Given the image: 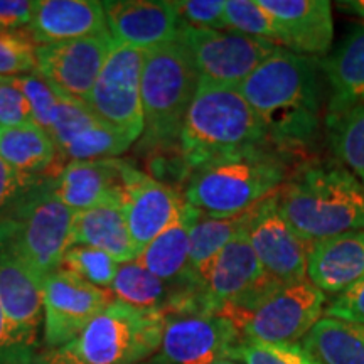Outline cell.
<instances>
[{"instance_id": "cell-1", "label": "cell", "mask_w": 364, "mask_h": 364, "mask_svg": "<svg viewBox=\"0 0 364 364\" xmlns=\"http://www.w3.org/2000/svg\"><path fill=\"white\" fill-rule=\"evenodd\" d=\"M322 66L279 48L240 86L277 147L289 154L311 144L322 120Z\"/></svg>"}, {"instance_id": "cell-2", "label": "cell", "mask_w": 364, "mask_h": 364, "mask_svg": "<svg viewBox=\"0 0 364 364\" xmlns=\"http://www.w3.org/2000/svg\"><path fill=\"white\" fill-rule=\"evenodd\" d=\"M267 147L277 145L240 88L199 80L179 136V156L188 176L218 159Z\"/></svg>"}, {"instance_id": "cell-3", "label": "cell", "mask_w": 364, "mask_h": 364, "mask_svg": "<svg viewBox=\"0 0 364 364\" xmlns=\"http://www.w3.org/2000/svg\"><path fill=\"white\" fill-rule=\"evenodd\" d=\"M277 198L282 216L307 243L364 230V184L341 164L306 166Z\"/></svg>"}, {"instance_id": "cell-4", "label": "cell", "mask_w": 364, "mask_h": 364, "mask_svg": "<svg viewBox=\"0 0 364 364\" xmlns=\"http://www.w3.org/2000/svg\"><path fill=\"white\" fill-rule=\"evenodd\" d=\"M287 152L277 147L218 159L188 176L182 196L191 206L213 218L248 213L285 184Z\"/></svg>"}, {"instance_id": "cell-5", "label": "cell", "mask_w": 364, "mask_h": 364, "mask_svg": "<svg viewBox=\"0 0 364 364\" xmlns=\"http://www.w3.org/2000/svg\"><path fill=\"white\" fill-rule=\"evenodd\" d=\"M199 80L193 58L177 39L144 53L142 149L161 156L179 152L182 124Z\"/></svg>"}, {"instance_id": "cell-6", "label": "cell", "mask_w": 364, "mask_h": 364, "mask_svg": "<svg viewBox=\"0 0 364 364\" xmlns=\"http://www.w3.org/2000/svg\"><path fill=\"white\" fill-rule=\"evenodd\" d=\"M166 316L113 300L63 353L78 364H140L161 348Z\"/></svg>"}, {"instance_id": "cell-7", "label": "cell", "mask_w": 364, "mask_h": 364, "mask_svg": "<svg viewBox=\"0 0 364 364\" xmlns=\"http://www.w3.org/2000/svg\"><path fill=\"white\" fill-rule=\"evenodd\" d=\"M75 211L54 196L51 179H44L7 213L14 238L29 265L46 280L63 265L71 247Z\"/></svg>"}, {"instance_id": "cell-8", "label": "cell", "mask_w": 364, "mask_h": 364, "mask_svg": "<svg viewBox=\"0 0 364 364\" xmlns=\"http://www.w3.org/2000/svg\"><path fill=\"white\" fill-rule=\"evenodd\" d=\"M326 294L311 280L280 285L247 311L228 318L235 322L243 339L260 343H299L324 314Z\"/></svg>"}, {"instance_id": "cell-9", "label": "cell", "mask_w": 364, "mask_h": 364, "mask_svg": "<svg viewBox=\"0 0 364 364\" xmlns=\"http://www.w3.org/2000/svg\"><path fill=\"white\" fill-rule=\"evenodd\" d=\"M144 53L113 41L107 61L85 105L100 120L134 144L144 132Z\"/></svg>"}, {"instance_id": "cell-10", "label": "cell", "mask_w": 364, "mask_h": 364, "mask_svg": "<svg viewBox=\"0 0 364 364\" xmlns=\"http://www.w3.org/2000/svg\"><path fill=\"white\" fill-rule=\"evenodd\" d=\"M280 284L258 262L247 238V226L223 248L203 282L208 314L230 317L247 311Z\"/></svg>"}, {"instance_id": "cell-11", "label": "cell", "mask_w": 364, "mask_h": 364, "mask_svg": "<svg viewBox=\"0 0 364 364\" xmlns=\"http://www.w3.org/2000/svg\"><path fill=\"white\" fill-rule=\"evenodd\" d=\"M177 41L188 49L201 80L240 88L279 49L270 41L236 31L181 26Z\"/></svg>"}, {"instance_id": "cell-12", "label": "cell", "mask_w": 364, "mask_h": 364, "mask_svg": "<svg viewBox=\"0 0 364 364\" xmlns=\"http://www.w3.org/2000/svg\"><path fill=\"white\" fill-rule=\"evenodd\" d=\"M0 307L16 339L29 351L39 353L44 279L21 253L6 216L0 220Z\"/></svg>"}, {"instance_id": "cell-13", "label": "cell", "mask_w": 364, "mask_h": 364, "mask_svg": "<svg viewBox=\"0 0 364 364\" xmlns=\"http://www.w3.org/2000/svg\"><path fill=\"white\" fill-rule=\"evenodd\" d=\"M115 300L112 290L100 289L58 268L44 280V346L48 351L70 344L98 314Z\"/></svg>"}, {"instance_id": "cell-14", "label": "cell", "mask_w": 364, "mask_h": 364, "mask_svg": "<svg viewBox=\"0 0 364 364\" xmlns=\"http://www.w3.org/2000/svg\"><path fill=\"white\" fill-rule=\"evenodd\" d=\"M243 339L231 318L220 314H169L152 364H213L231 358Z\"/></svg>"}, {"instance_id": "cell-15", "label": "cell", "mask_w": 364, "mask_h": 364, "mask_svg": "<svg viewBox=\"0 0 364 364\" xmlns=\"http://www.w3.org/2000/svg\"><path fill=\"white\" fill-rule=\"evenodd\" d=\"M277 193L250 211L247 238L263 270L280 285H292L309 280L311 243L300 238L282 216Z\"/></svg>"}, {"instance_id": "cell-16", "label": "cell", "mask_w": 364, "mask_h": 364, "mask_svg": "<svg viewBox=\"0 0 364 364\" xmlns=\"http://www.w3.org/2000/svg\"><path fill=\"white\" fill-rule=\"evenodd\" d=\"M113 39L110 33L36 48V73L59 98L85 102L97 83Z\"/></svg>"}, {"instance_id": "cell-17", "label": "cell", "mask_w": 364, "mask_h": 364, "mask_svg": "<svg viewBox=\"0 0 364 364\" xmlns=\"http://www.w3.org/2000/svg\"><path fill=\"white\" fill-rule=\"evenodd\" d=\"M120 204L140 255L150 241L177 221L184 206V196L127 161Z\"/></svg>"}, {"instance_id": "cell-18", "label": "cell", "mask_w": 364, "mask_h": 364, "mask_svg": "<svg viewBox=\"0 0 364 364\" xmlns=\"http://www.w3.org/2000/svg\"><path fill=\"white\" fill-rule=\"evenodd\" d=\"M49 135L59 156L71 161L115 159L132 147L124 135L76 100L59 98Z\"/></svg>"}, {"instance_id": "cell-19", "label": "cell", "mask_w": 364, "mask_h": 364, "mask_svg": "<svg viewBox=\"0 0 364 364\" xmlns=\"http://www.w3.org/2000/svg\"><path fill=\"white\" fill-rule=\"evenodd\" d=\"M275 26L279 46L299 56H327L334 41L332 4L327 0H258Z\"/></svg>"}, {"instance_id": "cell-20", "label": "cell", "mask_w": 364, "mask_h": 364, "mask_svg": "<svg viewBox=\"0 0 364 364\" xmlns=\"http://www.w3.org/2000/svg\"><path fill=\"white\" fill-rule=\"evenodd\" d=\"M103 4L108 33L115 43L140 51L177 39L182 22L166 0H108Z\"/></svg>"}, {"instance_id": "cell-21", "label": "cell", "mask_w": 364, "mask_h": 364, "mask_svg": "<svg viewBox=\"0 0 364 364\" xmlns=\"http://www.w3.org/2000/svg\"><path fill=\"white\" fill-rule=\"evenodd\" d=\"M125 159L71 161L51 179L56 198L71 211L80 213L108 203L122 201Z\"/></svg>"}, {"instance_id": "cell-22", "label": "cell", "mask_w": 364, "mask_h": 364, "mask_svg": "<svg viewBox=\"0 0 364 364\" xmlns=\"http://www.w3.org/2000/svg\"><path fill=\"white\" fill-rule=\"evenodd\" d=\"M27 33L36 46L105 34L108 27L103 4L97 0H36Z\"/></svg>"}, {"instance_id": "cell-23", "label": "cell", "mask_w": 364, "mask_h": 364, "mask_svg": "<svg viewBox=\"0 0 364 364\" xmlns=\"http://www.w3.org/2000/svg\"><path fill=\"white\" fill-rule=\"evenodd\" d=\"M307 279L326 295H338L364 279V230L314 241Z\"/></svg>"}, {"instance_id": "cell-24", "label": "cell", "mask_w": 364, "mask_h": 364, "mask_svg": "<svg viewBox=\"0 0 364 364\" xmlns=\"http://www.w3.org/2000/svg\"><path fill=\"white\" fill-rule=\"evenodd\" d=\"M199 215L201 211L191 206L184 199V206L177 221L162 231L156 240L150 241L136 257V262L166 284L184 290L203 289L189 272L191 228Z\"/></svg>"}, {"instance_id": "cell-25", "label": "cell", "mask_w": 364, "mask_h": 364, "mask_svg": "<svg viewBox=\"0 0 364 364\" xmlns=\"http://www.w3.org/2000/svg\"><path fill=\"white\" fill-rule=\"evenodd\" d=\"M321 66L331 88L326 115H336L364 103V22L322 59Z\"/></svg>"}, {"instance_id": "cell-26", "label": "cell", "mask_w": 364, "mask_h": 364, "mask_svg": "<svg viewBox=\"0 0 364 364\" xmlns=\"http://www.w3.org/2000/svg\"><path fill=\"white\" fill-rule=\"evenodd\" d=\"M73 245L102 250L117 263L134 262L139 257L120 203H108L75 213L71 247Z\"/></svg>"}, {"instance_id": "cell-27", "label": "cell", "mask_w": 364, "mask_h": 364, "mask_svg": "<svg viewBox=\"0 0 364 364\" xmlns=\"http://www.w3.org/2000/svg\"><path fill=\"white\" fill-rule=\"evenodd\" d=\"M0 159L22 174L43 179H54L53 169L58 176L65 169L51 135L34 122L0 129Z\"/></svg>"}, {"instance_id": "cell-28", "label": "cell", "mask_w": 364, "mask_h": 364, "mask_svg": "<svg viewBox=\"0 0 364 364\" xmlns=\"http://www.w3.org/2000/svg\"><path fill=\"white\" fill-rule=\"evenodd\" d=\"M110 290L113 297L120 302L139 309L161 311L164 316L176 311L182 295L196 292V290H184L176 285L166 284L136 260L118 265Z\"/></svg>"}, {"instance_id": "cell-29", "label": "cell", "mask_w": 364, "mask_h": 364, "mask_svg": "<svg viewBox=\"0 0 364 364\" xmlns=\"http://www.w3.org/2000/svg\"><path fill=\"white\" fill-rule=\"evenodd\" d=\"M300 344L318 364H364V326L322 317Z\"/></svg>"}, {"instance_id": "cell-30", "label": "cell", "mask_w": 364, "mask_h": 364, "mask_svg": "<svg viewBox=\"0 0 364 364\" xmlns=\"http://www.w3.org/2000/svg\"><path fill=\"white\" fill-rule=\"evenodd\" d=\"M250 211L233 218H213L203 213L196 218L191 228L189 272L201 287L218 255L247 226Z\"/></svg>"}, {"instance_id": "cell-31", "label": "cell", "mask_w": 364, "mask_h": 364, "mask_svg": "<svg viewBox=\"0 0 364 364\" xmlns=\"http://www.w3.org/2000/svg\"><path fill=\"white\" fill-rule=\"evenodd\" d=\"M327 140L341 166L364 184V103L326 115Z\"/></svg>"}, {"instance_id": "cell-32", "label": "cell", "mask_w": 364, "mask_h": 364, "mask_svg": "<svg viewBox=\"0 0 364 364\" xmlns=\"http://www.w3.org/2000/svg\"><path fill=\"white\" fill-rule=\"evenodd\" d=\"M241 364H318L300 343H260L241 339L231 353Z\"/></svg>"}, {"instance_id": "cell-33", "label": "cell", "mask_w": 364, "mask_h": 364, "mask_svg": "<svg viewBox=\"0 0 364 364\" xmlns=\"http://www.w3.org/2000/svg\"><path fill=\"white\" fill-rule=\"evenodd\" d=\"M118 265L120 263H117L110 255L102 250L85 247V245H73L63 258L61 268H66L100 289L110 290Z\"/></svg>"}, {"instance_id": "cell-34", "label": "cell", "mask_w": 364, "mask_h": 364, "mask_svg": "<svg viewBox=\"0 0 364 364\" xmlns=\"http://www.w3.org/2000/svg\"><path fill=\"white\" fill-rule=\"evenodd\" d=\"M225 22L226 29L270 41L279 46L275 26L270 16L260 7L258 0H225Z\"/></svg>"}, {"instance_id": "cell-35", "label": "cell", "mask_w": 364, "mask_h": 364, "mask_svg": "<svg viewBox=\"0 0 364 364\" xmlns=\"http://www.w3.org/2000/svg\"><path fill=\"white\" fill-rule=\"evenodd\" d=\"M36 48L29 33L0 29V80L36 73Z\"/></svg>"}, {"instance_id": "cell-36", "label": "cell", "mask_w": 364, "mask_h": 364, "mask_svg": "<svg viewBox=\"0 0 364 364\" xmlns=\"http://www.w3.org/2000/svg\"><path fill=\"white\" fill-rule=\"evenodd\" d=\"M2 81L17 86L24 93V97L31 105V110H33L34 124H38L41 129L49 134L59 103V97L51 90V86L46 83L38 73L17 76V78H4Z\"/></svg>"}, {"instance_id": "cell-37", "label": "cell", "mask_w": 364, "mask_h": 364, "mask_svg": "<svg viewBox=\"0 0 364 364\" xmlns=\"http://www.w3.org/2000/svg\"><path fill=\"white\" fill-rule=\"evenodd\" d=\"M172 4L184 26L226 31L225 0H177Z\"/></svg>"}, {"instance_id": "cell-38", "label": "cell", "mask_w": 364, "mask_h": 364, "mask_svg": "<svg viewBox=\"0 0 364 364\" xmlns=\"http://www.w3.org/2000/svg\"><path fill=\"white\" fill-rule=\"evenodd\" d=\"M43 181V177L27 176L12 169L0 159V220Z\"/></svg>"}, {"instance_id": "cell-39", "label": "cell", "mask_w": 364, "mask_h": 364, "mask_svg": "<svg viewBox=\"0 0 364 364\" xmlns=\"http://www.w3.org/2000/svg\"><path fill=\"white\" fill-rule=\"evenodd\" d=\"M324 317L364 326V279L334 295L324 307Z\"/></svg>"}, {"instance_id": "cell-40", "label": "cell", "mask_w": 364, "mask_h": 364, "mask_svg": "<svg viewBox=\"0 0 364 364\" xmlns=\"http://www.w3.org/2000/svg\"><path fill=\"white\" fill-rule=\"evenodd\" d=\"M33 110L24 93L7 81L0 80V129L31 124Z\"/></svg>"}, {"instance_id": "cell-41", "label": "cell", "mask_w": 364, "mask_h": 364, "mask_svg": "<svg viewBox=\"0 0 364 364\" xmlns=\"http://www.w3.org/2000/svg\"><path fill=\"white\" fill-rule=\"evenodd\" d=\"M39 353H33L16 339L0 307V364H34Z\"/></svg>"}, {"instance_id": "cell-42", "label": "cell", "mask_w": 364, "mask_h": 364, "mask_svg": "<svg viewBox=\"0 0 364 364\" xmlns=\"http://www.w3.org/2000/svg\"><path fill=\"white\" fill-rule=\"evenodd\" d=\"M33 2L29 0H0V29L22 31L31 24Z\"/></svg>"}, {"instance_id": "cell-43", "label": "cell", "mask_w": 364, "mask_h": 364, "mask_svg": "<svg viewBox=\"0 0 364 364\" xmlns=\"http://www.w3.org/2000/svg\"><path fill=\"white\" fill-rule=\"evenodd\" d=\"M34 364H78V363H75L73 359L68 358L66 354L63 353V349H51V351L46 349L44 353L38 354Z\"/></svg>"}, {"instance_id": "cell-44", "label": "cell", "mask_w": 364, "mask_h": 364, "mask_svg": "<svg viewBox=\"0 0 364 364\" xmlns=\"http://www.w3.org/2000/svg\"><path fill=\"white\" fill-rule=\"evenodd\" d=\"M338 9L364 21V0H341L338 2Z\"/></svg>"}, {"instance_id": "cell-45", "label": "cell", "mask_w": 364, "mask_h": 364, "mask_svg": "<svg viewBox=\"0 0 364 364\" xmlns=\"http://www.w3.org/2000/svg\"><path fill=\"white\" fill-rule=\"evenodd\" d=\"M213 364H241V363L236 361V359L226 358V359H220V361H216V363H213Z\"/></svg>"}, {"instance_id": "cell-46", "label": "cell", "mask_w": 364, "mask_h": 364, "mask_svg": "<svg viewBox=\"0 0 364 364\" xmlns=\"http://www.w3.org/2000/svg\"><path fill=\"white\" fill-rule=\"evenodd\" d=\"M140 364H152L150 361H145V363H140Z\"/></svg>"}, {"instance_id": "cell-47", "label": "cell", "mask_w": 364, "mask_h": 364, "mask_svg": "<svg viewBox=\"0 0 364 364\" xmlns=\"http://www.w3.org/2000/svg\"><path fill=\"white\" fill-rule=\"evenodd\" d=\"M34 363H36V361H34Z\"/></svg>"}]
</instances>
